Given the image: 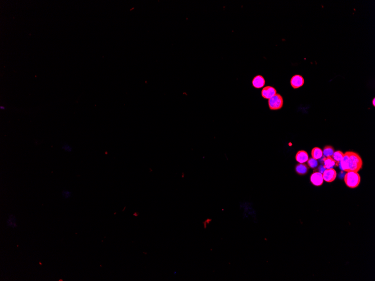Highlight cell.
<instances>
[{"instance_id":"obj_10","label":"cell","mask_w":375,"mask_h":281,"mask_svg":"<svg viewBox=\"0 0 375 281\" xmlns=\"http://www.w3.org/2000/svg\"><path fill=\"white\" fill-rule=\"evenodd\" d=\"M309 167L305 163H298L295 168V172L298 174L300 175H304L308 172Z\"/></svg>"},{"instance_id":"obj_13","label":"cell","mask_w":375,"mask_h":281,"mask_svg":"<svg viewBox=\"0 0 375 281\" xmlns=\"http://www.w3.org/2000/svg\"><path fill=\"white\" fill-rule=\"evenodd\" d=\"M344 155V153L340 151V150H338L336 152H334L333 155L332 157V158H333L334 160L336 163V166H338L339 165L340 162L342 160L343 157Z\"/></svg>"},{"instance_id":"obj_20","label":"cell","mask_w":375,"mask_h":281,"mask_svg":"<svg viewBox=\"0 0 375 281\" xmlns=\"http://www.w3.org/2000/svg\"><path fill=\"white\" fill-rule=\"evenodd\" d=\"M372 103H373V106H375V98H373V100H372Z\"/></svg>"},{"instance_id":"obj_8","label":"cell","mask_w":375,"mask_h":281,"mask_svg":"<svg viewBox=\"0 0 375 281\" xmlns=\"http://www.w3.org/2000/svg\"><path fill=\"white\" fill-rule=\"evenodd\" d=\"M265 79L262 75H257L252 80L253 86L257 89H260L263 87L265 85Z\"/></svg>"},{"instance_id":"obj_9","label":"cell","mask_w":375,"mask_h":281,"mask_svg":"<svg viewBox=\"0 0 375 281\" xmlns=\"http://www.w3.org/2000/svg\"><path fill=\"white\" fill-rule=\"evenodd\" d=\"M309 159V156L307 152L305 150H301L297 152L295 155V159L299 163H305Z\"/></svg>"},{"instance_id":"obj_2","label":"cell","mask_w":375,"mask_h":281,"mask_svg":"<svg viewBox=\"0 0 375 281\" xmlns=\"http://www.w3.org/2000/svg\"><path fill=\"white\" fill-rule=\"evenodd\" d=\"M344 180L348 187L354 189L358 187L360 184L361 176L358 172H348L344 176Z\"/></svg>"},{"instance_id":"obj_16","label":"cell","mask_w":375,"mask_h":281,"mask_svg":"<svg viewBox=\"0 0 375 281\" xmlns=\"http://www.w3.org/2000/svg\"><path fill=\"white\" fill-rule=\"evenodd\" d=\"M307 166L312 169H315L317 168L318 165V162L317 159L312 158H309L308 160L307 161Z\"/></svg>"},{"instance_id":"obj_21","label":"cell","mask_w":375,"mask_h":281,"mask_svg":"<svg viewBox=\"0 0 375 281\" xmlns=\"http://www.w3.org/2000/svg\"><path fill=\"white\" fill-rule=\"evenodd\" d=\"M133 215H134V216H138V215H139V213H137V212H136V214L134 213V214H133Z\"/></svg>"},{"instance_id":"obj_14","label":"cell","mask_w":375,"mask_h":281,"mask_svg":"<svg viewBox=\"0 0 375 281\" xmlns=\"http://www.w3.org/2000/svg\"><path fill=\"white\" fill-rule=\"evenodd\" d=\"M322 151L323 155L325 157H332L335 152V150L332 146H326L323 148Z\"/></svg>"},{"instance_id":"obj_4","label":"cell","mask_w":375,"mask_h":281,"mask_svg":"<svg viewBox=\"0 0 375 281\" xmlns=\"http://www.w3.org/2000/svg\"><path fill=\"white\" fill-rule=\"evenodd\" d=\"M337 172L334 168L326 169L322 173L323 180L327 182H332L336 179Z\"/></svg>"},{"instance_id":"obj_18","label":"cell","mask_w":375,"mask_h":281,"mask_svg":"<svg viewBox=\"0 0 375 281\" xmlns=\"http://www.w3.org/2000/svg\"><path fill=\"white\" fill-rule=\"evenodd\" d=\"M62 149L65 152H69V153L72 152V150H73L72 146H70L69 144H67V143H65V144H64L62 145Z\"/></svg>"},{"instance_id":"obj_6","label":"cell","mask_w":375,"mask_h":281,"mask_svg":"<svg viewBox=\"0 0 375 281\" xmlns=\"http://www.w3.org/2000/svg\"><path fill=\"white\" fill-rule=\"evenodd\" d=\"M277 94V91L275 88L271 86H267L263 88L261 91L262 97L267 100H269Z\"/></svg>"},{"instance_id":"obj_7","label":"cell","mask_w":375,"mask_h":281,"mask_svg":"<svg viewBox=\"0 0 375 281\" xmlns=\"http://www.w3.org/2000/svg\"><path fill=\"white\" fill-rule=\"evenodd\" d=\"M304 84V78L300 75H295L291 78L290 85L294 89H298L301 87Z\"/></svg>"},{"instance_id":"obj_5","label":"cell","mask_w":375,"mask_h":281,"mask_svg":"<svg viewBox=\"0 0 375 281\" xmlns=\"http://www.w3.org/2000/svg\"><path fill=\"white\" fill-rule=\"evenodd\" d=\"M310 182L315 186H320L323 183L322 174L320 172H314L310 176Z\"/></svg>"},{"instance_id":"obj_1","label":"cell","mask_w":375,"mask_h":281,"mask_svg":"<svg viewBox=\"0 0 375 281\" xmlns=\"http://www.w3.org/2000/svg\"><path fill=\"white\" fill-rule=\"evenodd\" d=\"M339 165L340 168L343 171L358 172L363 167V161L358 153L348 151L344 153Z\"/></svg>"},{"instance_id":"obj_3","label":"cell","mask_w":375,"mask_h":281,"mask_svg":"<svg viewBox=\"0 0 375 281\" xmlns=\"http://www.w3.org/2000/svg\"><path fill=\"white\" fill-rule=\"evenodd\" d=\"M283 98L280 94H276L268 100V107L271 110H279L283 107Z\"/></svg>"},{"instance_id":"obj_17","label":"cell","mask_w":375,"mask_h":281,"mask_svg":"<svg viewBox=\"0 0 375 281\" xmlns=\"http://www.w3.org/2000/svg\"><path fill=\"white\" fill-rule=\"evenodd\" d=\"M62 195L63 197L65 199H68L69 198H70L72 196V193L70 191L65 190L63 191L62 193Z\"/></svg>"},{"instance_id":"obj_11","label":"cell","mask_w":375,"mask_h":281,"mask_svg":"<svg viewBox=\"0 0 375 281\" xmlns=\"http://www.w3.org/2000/svg\"><path fill=\"white\" fill-rule=\"evenodd\" d=\"M311 155L312 158L315 159H320L323 156V151L321 149L318 147H315L312 149L311 152Z\"/></svg>"},{"instance_id":"obj_12","label":"cell","mask_w":375,"mask_h":281,"mask_svg":"<svg viewBox=\"0 0 375 281\" xmlns=\"http://www.w3.org/2000/svg\"><path fill=\"white\" fill-rule=\"evenodd\" d=\"M323 166L326 169L333 168L336 166V163L332 157H325L323 159Z\"/></svg>"},{"instance_id":"obj_19","label":"cell","mask_w":375,"mask_h":281,"mask_svg":"<svg viewBox=\"0 0 375 281\" xmlns=\"http://www.w3.org/2000/svg\"><path fill=\"white\" fill-rule=\"evenodd\" d=\"M0 109L1 110H5V107L3 106H0Z\"/></svg>"},{"instance_id":"obj_15","label":"cell","mask_w":375,"mask_h":281,"mask_svg":"<svg viewBox=\"0 0 375 281\" xmlns=\"http://www.w3.org/2000/svg\"><path fill=\"white\" fill-rule=\"evenodd\" d=\"M7 226L11 227L13 228H15L17 227V223H16V217L13 214H10L9 218L7 221Z\"/></svg>"}]
</instances>
